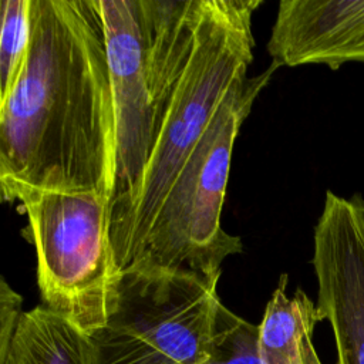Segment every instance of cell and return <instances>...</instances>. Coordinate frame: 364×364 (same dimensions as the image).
<instances>
[{
    "label": "cell",
    "instance_id": "5b68a950",
    "mask_svg": "<svg viewBox=\"0 0 364 364\" xmlns=\"http://www.w3.org/2000/svg\"><path fill=\"white\" fill-rule=\"evenodd\" d=\"M219 279L132 264L117 309L92 336L97 364H209Z\"/></svg>",
    "mask_w": 364,
    "mask_h": 364
},
{
    "label": "cell",
    "instance_id": "7a4b0ae2",
    "mask_svg": "<svg viewBox=\"0 0 364 364\" xmlns=\"http://www.w3.org/2000/svg\"><path fill=\"white\" fill-rule=\"evenodd\" d=\"M260 0H202L195 28L165 31L148 44L154 142L138 200L114 247L124 272L141 249L178 171L235 81L253 60V11Z\"/></svg>",
    "mask_w": 364,
    "mask_h": 364
},
{
    "label": "cell",
    "instance_id": "277c9868",
    "mask_svg": "<svg viewBox=\"0 0 364 364\" xmlns=\"http://www.w3.org/2000/svg\"><path fill=\"white\" fill-rule=\"evenodd\" d=\"M37 255L43 306L92 337L117 309L122 272L108 236L107 196L16 188Z\"/></svg>",
    "mask_w": 364,
    "mask_h": 364
},
{
    "label": "cell",
    "instance_id": "52a82bcc",
    "mask_svg": "<svg viewBox=\"0 0 364 364\" xmlns=\"http://www.w3.org/2000/svg\"><path fill=\"white\" fill-rule=\"evenodd\" d=\"M317 311L331 326L337 364H364V196L326 192L313 233Z\"/></svg>",
    "mask_w": 364,
    "mask_h": 364
},
{
    "label": "cell",
    "instance_id": "3957f363",
    "mask_svg": "<svg viewBox=\"0 0 364 364\" xmlns=\"http://www.w3.org/2000/svg\"><path fill=\"white\" fill-rule=\"evenodd\" d=\"M277 68L272 63L262 74L243 75L230 87L178 171L129 266L191 270L219 279L222 262L242 252L240 237L220 225L232 152L256 97Z\"/></svg>",
    "mask_w": 364,
    "mask_h": 364
},
{
    "label": "cell",
    "instance_id": "ba28073f",
    "mask_svg": "<svg viewBox=\"0 0 364 364\" xmlns=\"http://www.w3.org/2000/svg\"><path fill=\"white\" fill-rule=\"evenodd\" d=\"M267 51L277 67L364 63V0H282Z\"/></svg>",
    "mask_w": 364,
    "mask_h": 364
},
{
    "label": "cell",
    "instance_id": "30bf717a",
    "mask_svg": "<svg viewBox=\"0 0 364 364\" xmlns=\"http://www.w3.org/2000/svg\"><path fill=\"white\" fill-rule=\"evenodd\" d=\"M0 364H97V350L92 337L41 304L23 313Z\"/></svg>",
    "mask_w": 364,
    "mask_h": 364
},
{
    "label": "cell",
    "instance_id": "8992f818",
    "mask_svg": "<svg viewBox=\"0 0 364 364\" xmlns=\"http://www.w3.org/2000/svg\"><path fill=\"white\" fill-rule=\"evenodd\" d=\"M111 74L117 175L108 209L114 250L141 193L154 142V104L148 84L146 27L142 0H98Z\"/></svg>",
    "mask_w": 364,
    "mask_h": 364
},
{
    "label": "cell",
    "instance_id": "7c38bea8",
    "mask_svg": "<svg viewBox=\"0 0 364 364\" xmlns=\"http://www.w3.org/2000/svg\"><path fill=\"white\" fill-rule=\"evenodd\" d=\"M209 364H263L259 324L249 323L220 303Z\"/></svg>",
    "mask_w": 364,
    "mask_h": 364
},
{
    "label": "cell",
    "instance_id": "9c48e42d",
    "mask_svg": "<svg viewBox=\"0 0 364 364\" xmlns=\"http://www.w3.org/2000/svg\"><path fill=\"white\" fill-rule=\"evenodd\" d=\"M287 274L279 279L259 324V347L263 364H321L313 333L321 321L316 304L297 289L287 294Z\"/></svg>",
    "mask_w": 364,
    "mask_h": 364
},
{
    "label": "cell",
    "instance_id": "4fadbf2b",
    "mask_svg": "<svg viewBox=\"0 0 364 364\" xmlns=\"http://www.w3.org/2000/svg\"><path fill=\"white\" fill-rule=\"evenodd\" d=\"M23 313H24L23 297L9 286L6 279H1V283H0V358L7 353Z\"/></svg>",
    "mask_w": 364,
    "mask_h": 364
},
{
    "label": "cell",
    "instance_id": "6da1fadb",
    "mask_svg": "<svg viewBox=\"0 0 364 364\" xmlns=\"http://www.w3.org/2000/svg\"><path fill=\"white\" fill-rule=\"evenodd\" d=\"M117 175L115 111L98 0H31L30 48L0 104V188L98 193Z\"/></svg>",
    "mask_w": 364,
    "mask_h": 364
},
{
    "label": "cell",
    "instance_id": "8fae6325",
    "mask_svg": "<svg viewBox=\"0 0 364 364\" xmlns=\"http://www.w3.org/2000/svg\"><path fill=\"white\" fill-rule=\"evenodd\" d=\"M31 0H1L0 104L18 81L30 48Z\"/></svg>",
    "mask_w": 364,
    "mask_h": 364
}]
</instances>
